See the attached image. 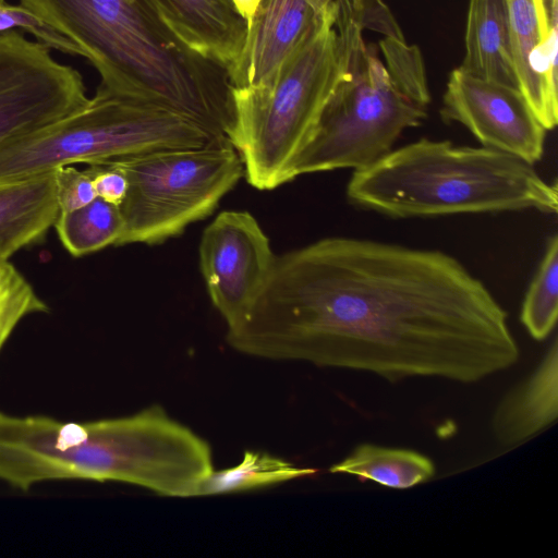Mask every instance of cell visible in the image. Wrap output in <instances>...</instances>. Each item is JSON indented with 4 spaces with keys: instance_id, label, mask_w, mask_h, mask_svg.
Masks as SVG:
<instances>
[{
    "instance_id": "7a4b0ae2",
    "label": "cell",
    "mask_w": 558,
    "mask_h": 558,
    "mask_svg": "<svg viewBox=\"0 0 558 558\" xmlns=\"http://www.w3.org/2000/svg\"><path fill=\"white\" fill-rule=\"evenodd\" d=\"M73 43L105 89L170 111L219 138L234 124L228 70L189 47L153 0H19Z\"/></svg>"
},
{
    "instance_id": "5bb4252c",
    "label": "cell",
    "mask_w": 558,
    "mask_h": 558,
    "mask_svg": "<svg viewBox=\"0 0 558 558\" xmlns=\"http://www.w3.org/2000/svg\"><path fill=\"white\" fill-rule=\"evenodd\" d=\"M558 417V340L538 366L497 405L492 430L504 447H514L550 426Z\"/></svg>"
},
{
    "instance_id": "83f0119b",
    "label": "cell",
    "mask_w": 558,
    "mask_h": 558,
    "mask_svg": "<svg viewBox=\"0 0 558 558\" xmlns=\"http://www.w3.org/2000/svg\"><path fill=\"white\" fill-rule=\"evenodd\" d=\"M549 16L558 14V0H545Z\"/></svg>"
},
{
    "instance_id": "5b68a950",
    "label": "cell",
    "mask_w": 558,
    "mask_h": 558,
    "mask_svg": "<svg viewBox=\"0 0 558 558\" xmlns=\"http://www.w3.org/2000/svg\"><path fill=\"white\" fill-rule=\"evenodd\" d=\"M337 3L286 61L268 86L232 88L234 124L229 141L253 187L288 182V168L311 137L342 74Z\"/></svg>"
},
{
    "instance_id": "8992f818",
    "label": "cell",
    "mask_w": 558,
    "mask_h": 558,
    "mask_svg": "<svg viewBox=\"0 0 558 558\" xmlns=\"http://www.w3.org/2000/svg\"><path fill=\"white\" fill-rule=\"evenodd\" d=\"M221 140L170 111L98 86L82 109L0 145V185L64 166L104 165Z\"/></svg>"
},
{
    "instance_id": "d4e9b609",
    "label": "cell",
    "mask_w": 558,
    "mask_h": 558,
    "mask_svg": "<svg viewBox=\"0 0 558 558\" xmlns=\"http://www.w3.org/2000/svg\"><path fill=\"white\" fill-rule=\"evenodd\" d=\"M262 0H232L236 11L247 22L253 19Z\"/></svg>"
},
{
    "instance_id": "44dd1931",
    "label": "cell",
    "mask_w": 558,
    "mask_h": 558,
    "mask_svg": "<svg viewBox=\"0 0 558 558\" xmlns=\"http://www.w3.org/2000/svg\"><path fill=\"white\" fill-rule=\"evenodd\" d=\"M49 311L45 301L10 260L0 262V352L26 316Z\"/></svg>"
},
{
    "instance_id": "d6986e66",
    "label": "cell",
    "mask_w": 558,
    "mask_h": 558,
    "mask_svg": "<svg viewBox=\"0 0 558 558\" xmlns=\"http://www.w3.org/2000/svg\"><path fill=\"white\" fill-rule=\"evenodd\" d=\"M315 472V469L296 466L267 452L248 450L236 465L214 470L202 483L197 497L260 488L308 476Z\"/></svg>"
},
{
    "instance_id": "cb8c5ba5",
    "label": "cell",
    "mask_w": 558,
    "mask_h": 558,
    "mask_svg": "<svg viewBox=\"0 0 558 558\" xmlns=\"http://www.w3.org/2000/svg\"><path fill=\"white\" fill-rule=\"evenodd\" d=\"M87 167L93 177L97 197L120 206L129 189L125 174L112 163L89 165Z\"/></svg>"
},
{
    "instance_id": "30bf717a",
    "label": "cell",
    "mask_w": 558,
    "mask_h": 558,
    "mask_svg": "<svg viewBox=\"0 0 558 558\" xmlns=\"http://www.w3.org/2000/svg\"><path fill=\"white\" fill-rule=\"evenodd\" d=\"M440 116L463 124L485 147L531 165L542 159L546 129L519 88L451 71Z\"/></svg>"
},
{
    "instance_id": "9c48e42d",
    "label": "cell",
    "mask_w": 558,
    "mask_h": 558,
    "mask_svg": "<svg viewBox=\"0 0 558 558\" xmlns=\"http://www.w3.org/2000/svg\"><path fill=\"white\" fill-rule=\"evenodd\" d=\"M275 259L268 236L248 211L223 210L205 228L199 243L201 272L228 329L246 317Z\"/></svg>"
},
{
    "instance_id": "4fadbf2b",
    "label": "cell",
    "mask_w": 558,
    "mask_h": 558,
    "mask_svg": "<svg viewBox=\"0 0 558 558\" xmlns=\"http://www.w3.org/2000/svg\"><path fill=\"white\" fill-rule=\"evenodd\" d=\"M171 29L193 50L225 66L236 61L247 22L232 0H153Z\"/></svg>"
},
{
    "instance_id": "e0dca14e",
    "label": "cell",
    "mask_w": 558,
    "mask_h": 558,
    "mask_svg": "<svg viewBox=\"0 0 558 558\" xmlns=\"http://www.w3.org/2000/svg\"><path fill=\"white\" fill-rule=\"evenodd\" d=\"M331 473L350 474L393 489H407L429 481L436 472L434 462L410 449L362 444L341 461Z\"/></svg>"
},
{
    "instance_id": "603a6c76",
    "label": "cell",
    "mask_w": 558,
    "mask_h": 558,
    "mask_svg": "<svg viewBox=\"0 0 558 558\" xmlns=\"http://www.w3.org/2000/svg\"><path fill=\"white\" fill-rule=\"evenodd\" d=\"M11 29L28 33L40 44L61 52H65L70 48V41L64 36L41 22L28 10L20 4H9L5 2L0 5V32Z\"/></svg>"
},
{
    "instance_id": "277c9868",
    "label": "cell",
    "mask_w": 558,
    "mask_h": 558,
    "mask_svg": "<svg viewBox=\"0 0 558 558\" xmlns=\"http://www.w3.org/2000/svg\"><path fill=\"white\" fill-rule=\"evenodd\" d=\"M348 199L393 218L536 209L556 214V182L489 147L421 138L355 170Z\"/></svg>"
},
{
    "instance_id": "2e32d148",
    "label": "cell",
    "mask_w": 558,
    "mask_h": 558,
    "mask_svg": "<svg viewBox=\"0 0 558 558\" xmlns=\"http://www.w3.org/2000/svg\"><path fill=\"white\" fill-rule=\"evenodd\" d=\"M464 41L465 54L459 69L519 88L506 0H469Z\"/></svg>"
},
{
    "instance_id": "7402d4cb",
    "label": "cell",
    "mask_w": 558,
    "mask_h": 558,
    "mask_svg": "<svg viewBox=\"0 0 558 558\" xmlns=\"http://www.w3.org/2000/svg\"><path fill=\"white\" fill-rule=\"evenodd\" d=\"M59 213L83 207L97 197L92 173L87 168L80 170L64 166L53 171Z\"/></svg>"
},
{
    "instance_id": "4316f807",
    "label": "cell",
    "mask_w": 558,
    "mask_h": 558,
    "mask_svg": "<svg viewBox=\"0 0 558 558\" xmlns=\"http://www.w3.org/2000/svg\"><path fill=\"white\" fill-rule=\"evenodd\" d=\"M311 4L318 11L324 12L329 9L336 0H308Z\"/></svg>"
},
{
    "instance_id": "484cf974",
    "label": "cell",
    "mask_w": 558,
    "mask_h": 558,
    "mask_svg": "<svg viewBox=\"0 0 558 558\" xmlns=\"http://www.w3.org/2000/svg\"><path fill=\"white\" fill-rule=\"evenodd\" d=\"M343 5L352 15L361 20L367 0H336Z\"/></svg>"
},
{
    "instance_id": "3957f363",
    "label": "cell",
    "mask_w": 558,
    "mask_h": 558,
    "mask_svg": "<svg viewBox=\"0 0 558 558\" xmlns=\"http://www.w3.org/2000/svg\"><path fill=\"white\" fill-rule=\"evenodd\" d=\"M335 25L342 74L311 137L292 159L288 182L306 173L368 167L391 150L404 130L427 117L430 94L416 45L385 36L381 60L364 40L361 22L338 3Z\"/></svg>"
},
{
    "instance_id": "52a82bcc",
    "label": "cell",
    "mask_w": 558,
    "mask_h": 558,
    "mask_svg": "<svg viewBox=\"0 0 558 558\" xmlns=\"http://www.w3.org/2000/svg\"><path fill=\"white\" fill-rule=\"evenodd\" d=\"M129 181L119 206L123 232L116 246L161 244L216 209L244 177L228 138L198 148L168 149L109 162Z\"/></svg>"
},
{
    "instance_id": "ac0fdd59",
    "label": "cell",
    "mask_w": 558,
    "mask_h": 558,
    "mask_svg": "<svg viewBox=\"0 0 558 558\" xmlns=\"http://www.w3.org/2000/svg\"><path fill=\"white\" fill-rule=\"evenodd\" d=\"M53 227L69 254L81 257L117 245L123 218L119 206L96 197L83 207L59 213Z\"/></svg>"
},
{
    "instance_id": "f1b7e54d",
    "label": "cell",
    "mask_w": 558,
    "mask_h": 558,
    "mask_svg": "<svg viewBox=\"0 0 558 558\" xmlns=\"http://www.w3.org/2000/svg\"><path fill=\"white\" fill-rule=\"evenodd\" d=\"M3 3H5V1L4 0H0V5H2Z\"/></svg>"
},
{
    "instance_id": "9a60e30c",
    "label": "cell",
    "mask_w": 558,
    "mask_h": 558,
    "mask_svg": "<svg viewBox=\"0 0 558 558\" xmlns=\"http://www.w3.org/2000/svg\"><path fill=\"white\" fill-rule=\"evenodd\" d=\"M58 215L53 172L0 185V262L43 241Z\"/></svg>"
},
{
    "instance_id": "ffe728a7",
    "label": "cell",
    "mask_w": 558,
    "mask_h": 558,
    "mask_svg": "<svg viewBox=\"0 0 558 558\" xmlns=\"http://www.w3.org/2000/svg\"><path fill=\"white\" fill-rule=\"evenodd\" d=\"M558 317V236L547 242L543 260L524 298L520 320L536 341L545 340Z\"/></svg>"
},
{
    "instance_id": "ba28073f",
    "label": "cell",
    "mask_w": 558,
    "mask_h": 558,
    "mask_svg": "<svg viewBox=\"0 0 558 558\" xmlns=\"http://www.w3.org/2000/svg\"><path fill=\"white\" fill-rule=\"evenodd\" d=\"M89 100L82 74L23 31L0 32V145L40 130Z\"/></svg>"
},
{
    "instance_id": "8fae6325",
    "label": "cell",
    "mask_w": 558,
    "mask_h": 558,
    "mask_svg": "<svg viewBox=\"0 0 558 558\" xmlns=\"http://www.w3.org/2000/svg\"><path fill=\"white\" fill-rule=\"evenodd\" d=\"M329 9L320 12L308 0H262L247 23L241 53L228 69L232 87L271 84L286 61L316 31Z\"/></svg>"
},
{
    "instance_id": "7c38bea8",
    "label": "cell",
    "mask_w": 558,
    "mask_h": 558,
    "mask_svg": "<svg viewBox=\"0 0 558 558\" xmlns=\"http://www.w3.org/2000/svg\"><path fill=\"white\" fill-rule=\"evenodd\" d=\"M510 45L519 89L541 124L558 122L557 22L545 0H506Z\"/></svg>"
},
{
    "instance_id": "6da1fadb",
    "label": "cell",
    "mask_w": 558,
    "mask_h": 558,
    "mask_svg": "<svg viewBox=\"0 0 558 558\" xmlns=\"http://www.w3.org/2000/svg\"><path fill=\"white\" fill-rule=\"evenodd\" d=\"M507 312L441 251L332 236L276 255L246 317L240 353L374 374L472 384L520 355Z\"/></svg>"
}]
</instances>
